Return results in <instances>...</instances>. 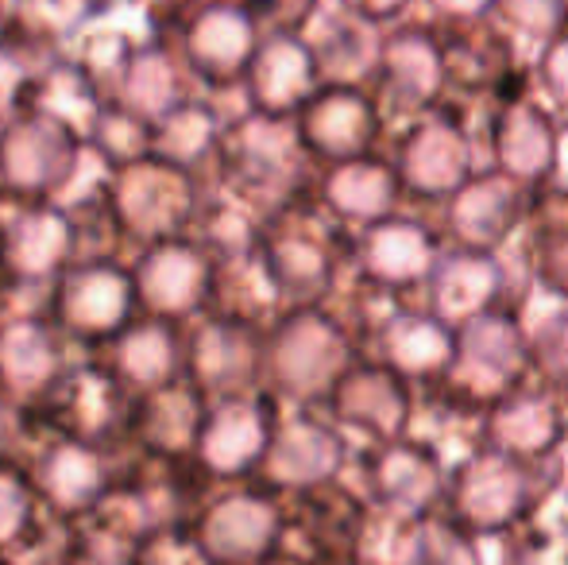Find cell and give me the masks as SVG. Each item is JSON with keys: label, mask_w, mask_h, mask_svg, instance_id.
I'll return each mask as SVG.
<instances>
[{"label": "cell", "mask_w": 568, "mask_h": 565, "mask_svg": "<svg viewBox=\"0 0 568 565\" xmlns=\"http://www.w3.org/2000/svg\"><path fill=\"white\" fill-rule=\"evenodd\" d=\"M109 98L70 54H51L39 62L36 78L28 85V105L31 113H43L51 121L67 124L78 140H90L93 124L101 121Z\"/></svg>", "instance_id": "obj_10"}, {"label": "cell", "mask_w": 568, "mask_h": 565, "mask_svg": "<svg viewBox=\"0 0 568 565\" xmlns=\"http://www.w3.org/2000/svg\"><path fill=\"white\" fill-rule=\"evenodd\" d=\"M194 210L197 190L186 167H174L159 155L116 167L113 190H109V213H113L116 233L128 244H140V252L182 236Z\"/></svg>", "instance_id": "obj_1"}, {"label": "cell", "mask_w": 568, "mask_h": 565, "mask_svg": "<svg viewBox=\"0 0 568 565\" xmlns=\"http://www.w3.org/2000/svg\"><path fill=\"white\" fill-rule=\"evenodd\" d=\"M109 369L132 395H151L179 384L186 372V341L163 317H135L116 341H109Z\"/></svg>", "instance_id": "obj_8"}, {"label": "cell", "mask_w": 568, "mask_h": 565, "mask_svg": "<svg viewBox=\"0 0 568 565\" xmlns=\"http://www.w3.org/2000/svg\"><path fill=\"white\" fill-rule=\"evenodd\" d=\"M143 4L155 12V20L163 23V16H171V12H182V8H190L194 0H143Z\"/></svg>", "instance_id": "obj_20"}, {"label": "cell", "mask_w": 568, "mask_h": 565, "mask_svg": "<svg viewBox=\"0 0 568 565\" xmlns=\"http://www.w3.org/2000/svg\"><path fill=\"white\" fill-rule=\"evenodd\" d=\"M39 62L28 59V51L16 43H0V124H8L12 117L23 113L28 105V85L36 78Z\"/></svg>", "instance_id": "obj_18"}, {"label": "cell", "mask_w": 568, "mask_h": 565, "mask_svg": "<svg viewBox=\"0 0 568 565\" xmlns=\"http://www.w3.org/2000/svg\"><path fill=\"white\" fill-rule=\"evenodd\" d=\"M85 143H93L113 167H128V163H135V159L151 155V124H143L140 117L128 113L124 105L109 101Z\"/></svg>", "instance_id": "obj_16"}, {"label": "cell", "mask_w": 568, "mask_h": 565, "mask_svg": "<svg viewBox=\"0 0 568 565\" xmlns=\"http://www.w3.org/2000/svg\"><path fill=\"white\" fill-rule=\"evenodd\" d=\"M116 105L135 113L143 124H159L171 117L179 105H186V74H182V59L155 36L151 43L135 47L132 62H128L124 78H120Z\"/></svg>", "instance_id": "obj_12"}, {"label": "cell", "mask_w": 568, "mask_h": 565, "mask_svg": "<svg viewBox=\"0 0 568 565\" xmlns=\"http://www.w3.org/2000/svg\"><path fill=\"white\" fill-rule=\"evenodd\" d=\"M132 400L124 384L116 380V372L109 364L85 361V364H70L54 387L43 395L36 415L43 426H51L59 437L70 442H85V445H105L109 437L128 430L132 418Z\"/></svg>", "instance_id": "obj_4"}, {"label": "cell", "mask_w": 568, "mask_h": 565, "mask_svg": "<svg viewBox=\"0 0 568 565\" xmlns=\"http://www.w3.org/2000/svg\"><path fill=\"white\" fill-rule=\"evenodd\" d=\"M217 140V124H213V113L194 101L179 105L171 117H163L159 124H151V155L166 159L174 167H194L205 151Z\"/></svg>", "instance_id": "obj_15"}, {"label": "cell", "mask_w": 568, "mask_h": 565, "mask_svg": "<svg viewBox=\"0 0 568 565\" xmlns=\"http://www.w3.org/2000/svg\"><path fill=\"white\" fill-rule=\"evenodd\" d=\"M252 51V28L247 16L229 4H205L182 28V59L210 82H225L247 62Z\"/></svg>", "instance_id": "obj_13"}, {"label": "cell", "mask_w": 568, "mask_h": 565, "mask_svg": "<svg viewBox=\"0 0 568 565\" xmlns=\"http://www.w3.org/2000/svg\"><path fill=\"white\" fill-rule=\"evenodd\" d=\"M109 0H12V31L8 43L23 51H43V47L70 43L85 23L98 20Z\"/></svg>", "instance_id": "obj_14"}, {"label": "cell", "mask_w": 568, "mask_h": 565, "mask_svg": "<svg viewBox=\"0 0 568 565\" xmlns=\"http://www.w3.org/2000/svg\"><path fill=\"white\" fill-rule=\"evenodd\" d=\"M36 488L62 519L90 515L113 492L101 445L70 442V437H59L54 445H47L36 468Z\"/></svg>", "instance_id": "obj_9"}, {"label": "cell", "mask_w": 568, "mask_h": 565, "mask_svg": "<svg viewBox=\"0 0 568 565\" xmlns=\"http://www.w3.org/2000/svg\"><path fill=\"white\" fill-rule=\"evenodd\" d=\"M132 283L140 310L148 317H163V322H179V317L194 314L213 291V268L210 256L186 236L151 244L135 256Z\"/></svg>", "instance_id": "obj_6"}, {"label": "cell", "mask_w": 568, "mask_h": 565, "mask_svg": "<svg viewBox=\"0 0 568 565\" xmlns=\"http://www.w3.org/2000/svg\"><path fill=\"white\" fill-rule=\"evenodd\" d=\"M82 143L67 124L23 109L0 124V198L16 205L54 202Z\"/></svg>", "instance_id": "obj_3"}, {"label": "cell", "mask_w": 568, "mask_h": 565, "mask_svg": "<svg viewBox=\"0 0 568 565\" xmlns=\"http://www.w3.org/2000/svg\"><path fill=\"white\" fill-rule=\"evenodd\" d=\"M67 369V337L47 314L0 322V395L12 407L36 411Z\"/></svg>", "instance_id": "obj_7"}, {"label": "cell", "mask_w": 568, "mask_h": 565, "mask_svg": "<svg viewBox=\"0 0 568 565\" xmlns=\"http://www.w3.org/2000/svg\"><path fill=\"white\" fill-rule=\"evenodd\" d=\"M16 434V423H12V403L0 395V465H8V442H12Z\"/></svg>", "instance_id": "obj_19"}, {"label": "cell", "mask_w": 568, "mask_h": 565, "mask_svg": "<svg viewBox=\"0 0 568 565\" xmlns=\"http://www.w3.org/2000/svg\"><path fill=\"white\" fill-rule=\"evenodd\" d=\"M78 264V221L54 202L16 205L4 218V268L0 283L54 286L67 268Z\"/></svg>", "instance_id": "obj_5"}, {"label": "cell", "mask_w": 568, "mask_h": 565, "mask_svg": "<svg viewBox=\"0 0 568 565\" xmlns=\"http://www.w3.org/2000/svg\"><path fill=\"white\" fill-rule=\"evenodd\" d=\"M135 283L132 268L116 260H90L74 264L54 280L47 317L78 345H109L135 322Z\"/></svg>", "instance_id": "obj_2"}, {"label": "cell", "mask_w": 568, "mask_h": 565, "mask_svg": "<svg viewBox=\"0 0 568 565\" xmlns=\"http://www.w3.org/2000/svg\"><path fill=\"white\" fill-rule=\"evenodd\" d=\"M8 31H12V0H0V43L8 39Z\"/></svg>", "instance_id": "obj_21"}, {"label": "cell", "mask_w": 568, "mask_h": 565, "mask_svg": "<svg viewBox=\"0 0 568 565\" xmlns=\"http://www.w3.org/2000/svg\"><path fill=\"white\" fill-rule=\"evenodd\" d=\"M202 403H197L194 384H171L159 387L151 395H135L132 418H128V434L151 453V457H166L190 450L202 437Z\"/></svg>", "instance_id": "obj_11"}, {"label": "cell", "mask_w": 568, "mask_h": 565, "mask_svg": "<svg viewBox=\"0 0 568 565\" xmlns=\"http://www.w3.org/2000/svg\"><path fill=\"white\" fill-rule=\"evenodd\" d=\"M0 268H4V218H0Z\"/></svg>", "instance_id": "obj_22"}, {"label": "cell", "mask_w": 568, "mask_h": 565, "mask_svg": "<svg viewBox=\"0 0 568 565\" xmlns=\"http://www.w3.org/2000/svg\"><path fill=\"white\" fill-rule=\"evenodd\" d=\"M36 523V488L12 465H0V551L16 543Z\"/></svg>", "instance_id": "obj_17"}]
</instances>
